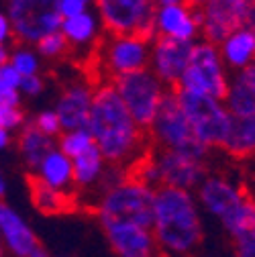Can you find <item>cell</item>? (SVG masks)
<instances>
[{
  "label": "cell",
  "mask_w": 255,
  "mask_h": 257,
  "mask_svg": "<svg viewBox=\"0 0 255 257\" xmlns=\"http://www.w3.org/2000/svg\"><path fill=\"white\" fill-rule=\"evenodd\" d=\"M88 128L108 164L126 168L147 151L149 133L135 122L112 82L94 86Z\"/></svg>",
  "instance_id": "1"
},
{
  "label": "cell",
  "mask_w": 255,
  "mask_h": 257,
  "mask_svg": "<svg viewBox=\"0 0 255 257\" xmlns=\"http://www.w3.org/2000/svg\"><path fill=\"white\" fill-rule=\"evenodd\" d=\"M159 251L168 255H190L202 243V216L200 204L190 190L159 186L155 190L153 222Z\"/></svg>",
  "instance_id": "2"
},
{
  "label": "cell",
  "mask_w": 255,
  "mask_h": 257,
  "mask_svg": "<svg viewBox=\"0 0 255 257\" xmlns=\"http://www.w3.org/2000/svg\"><path fill=\"white\" fill-rule=\"evenodd\" d=\"M155 190L139 180L126 178L110 190L102 192L98 200V220L100 224L108 222H133L141 227H149L153 222V204Z\"/></svg>",
  "instance_id": "3"
},
{
  "label": "cell",
  "mask_w": 255,
  "mask_h": 257,
  "mask_svg": "<svg viewBox=\"0 0 255 257\" xmlns=\"http://www.w3.org/2000/svg\"><path fill=\"white\" fill-rule=\"evenodd\" d=\"M149 139L155 141L162 149H174V151H182L198 159H206L210 147H206L196 133L190 126L180 100L176 88H168L162 104L157 108V114L153 118V122L147 128Z\"/></svg>",
  "instance_id": "4"
},
{
  "label": "cell",
  "mask_w": 255,
  "mask_h": 257,
  "mask_svg": "<svg viewBox=\"0 0 255 257\" xmlns=\"http://www.w3.org/2000/svg\"><path fill=\"white\" fill-rule=\"evenodd\" d=\"M151 41L141 35L124 33H104L98 45L92 49L90 59H96L98 74L102 82H110L116 76L129 74L149 66Z\"/></svg>",
  "instance_id": "5"
},
{
  "label": "cell",
  "mask_w": 255,
  "mask_h": 257,
  "mask_svg": "<svg viewBox=\"0 0 255 257\" xmlns=\"http://www.w3.org/2000/svg\"><path fill=\"white\" fill-rule=\"evenodd\" d=\"M176 88L194 94H206L220 100L225 98L229 88V68L220 57L218 45L206 39H196L192 55Z\"/></svg>",
  "instance_id": "6"
},
{
  "label": "cell",
  "mask_w": 255,
  "mask_h": 257,
  "mask_svg": "<svg viewBox=\"0 0 255 257\" xmlns=\"http://www.w3.org/2000/svg\"><path fill=\"white\" fill-rule=\"evenodd\" d=\"M180 106L192 126L196 137L206 147H222L233 126V114L229 112L225 100L212 98L206 94H194L176 88Z\"/></svg>",
  "instance_id": "7"
},
{
  "label": "cell",
  "mask_w": 255,
  "mask_h": 257,
  "mask_svg": "<svg viewBox=\"0 0 255 257\" xmlns=\"http://www.w3.org/2000/svg\"><path fill=\"white\" fill-rule=\"evenodd\" d=\"M110 82L116 88L118 96L122 98L126 110L135 118V122L143 131H147L157 114V108L162 104L166 92H168V86L149 68H141V70H135L129 74L116 76Z\"/></svg>",
  "instance_id": "8"
},
{
  "label": "cell",
  "mask_w": 255,
  "mask_h": 257,
  "mask_svg": "<svg viewBox=\"0 0 255 257\" xmlns=\"http://www.w3.org/2000/svg\"><path fill=\"white\" fill-rule=\"evenodd\" d=\"M5 11L19 43L35 45L43 35L61 27L59 0H5Z\"/></svg>",
  "instance_id": "9"
},
{
  "label": "cell",
  "mask_w": 255,
  "mask_h": 257,
  "mask_svg": "<svg viewBox=\"0 0 255 257\" xmlns=\"http://www.w3.org/2000/svg\"><path fill=\"white\" fill-rule=\"evenodd\" d=\"M94 9L106 33L155 37V0H96Z\"/></svg>",
  "instance_id": "10"
},
{
  "label": "cell",
  "mask_w": 255,
  "mask_h": 257,
  "mask_svg": "<svg viewBox=\"0 0 255 257\" xmlns=\"http://www.w3.org/2000/svg\"><path fill=\"white\" fill-rule=\"evenodd\" d=\"M198 190V204L220 220L222 227H231L245 210L251 196L222 176H206Z\"/></svg>",
  "instance_id": "11"
},
{
  "label": "cell",
  "mask_w": 255,
  "mask_h": 257,
  "mask_svg": "<svg viewBox=\"0 0 255 257\" xmlns=\"http://www.w3.org/2000/svg\"><path fill=\"white\" fill-rule=\"evenodd\" d=\"M251 0H206L198 7L200 39L218 45L231 31L243 27Z\"/></svg>",
  "instance_id": "12"
},
{
  "label": "cell",
  "mask_w": 255,
  "mask_h": 257,
  "mask_svg": "<svg viewBox=\"0 0 255 257\" xmlns=\"http://www.w3.org/2000/svg\"><path fill=\"white\" fill-rule=\"evenodd\" d=\"M194 41H180L164 35H155L149 49V70L162 80L168 88H176L182 78L188 59L192 55Z\"/></svg>",
  "instance_id": "13"
},
{
  "label": "cell",
  "mask_w": 255,
  "mask_h": 257,
  "mask_svg": "<svg viewBox=\"0 0 255 257\" xmlns=\"http://www.w3.org/2000/svg\"><path fill=\"white\" fill-rule=\"evenodd\" d=\"M106 241L116 257H157L159 247L149 227L133 222L102 224Z\"/></svg>",
  "instance_id": "14"
},
{
  "label": "cell",
  "mask_w": 255,
  "mask_h": 257,
  "mask_svg": "<svg viewBox=\"0 0 255 257\" xmlns=\"http://www.w3.org/2000/svg\"><path fill=\"white\" fill-rule=\"evenodd\" d=\"M155 159H157L164 186H174V188L192 192L206 178L204 159L192 157L188 153L174 151V149H162L155 155Z\"/></svg>",
  "instance_id": "15"
},
{
  "label": "cell",
  "mask_w": 255,
  "mask_h": 257,
  "mask_svg": "<svg viewBox=\"0 0 255 257\" xmlns=\"http://www.w3.org/2000/svg\"><path fill=\"white\" fill-rule=\"evenodd\" d=\"M155 35L180 41H196L200 37V19L196 7L188 3L168 7L155 5Z\"/></svg>",
  "instance_id": "16"
},
{
  "label": "cell",
  "mask_w": 255,
  "mask_h": 257,
  "mask_svg": "<svg viewBox=\"0 0 255 257\" xmlns=\"http://www.w3.org/2000/svg\"><path fill=\"white\" fill-rule=\"evenodd\" d=\"M94 86L96 84L74 82L63 88V92L59 94V98L55 102V108H53L59 116L63 131L88 126L92 100H94Z\"/></svg>",
  "instance_id": "17"
},
{
  "label": "cell",
  "mask_w": 255,
  "mask_h": 257,
  "mask_svg": "<svg viewBox=\"0 0 255 257\" xmlns=\"http://www.w3.org/2000/svg\"><path fill=\"white\" fill-rule=\"evenodd\" d=\"M0 235H3L5 247L15 257H29L31 251L39 245L27 220L5 202H0Z\"/></svg>",
  "instance_id": "18"
},
{
  "label": "cell",
  "mask_w": 255,
  "mask_h": 257,
  "mask_svg": "<svg viewBox=\"0 0 255 257\" xmlns=\"http://www.w3.org/2000/svg\"><path fill=\"white\" fill-rule=\"evenodd\" d=\"M61 33L66 35L70 49H94L106 33L102 21L96 13V9L84 11L72 17H63L61 21Z\"/></svg>",
  "instance_id": "19"
},
{
  "label": "cell",
  "mask_w": 255,
  "mask_h": 257,
  "mask_svg": "<svg viewBox=\"0 0 255 257\" xmlns=\"http://www.w3.org/2000/svg\"><path fill=\"white\" fill-rule=\"evenodd\" d=\"M222 100L233 116L255 114V61L229 78V88Z\"/></svg>",
  "instance_id": "20"
},
{
  "label": "cell",
  "mask_w": 255,
  "mask_h": 257,
  "mask_svg": "<svg viewBox=\"0 0 255 257\" xmlns=\"http://www.w3.org/2000/svg\"><path fill=\"white\" fill-rule=\"evenodd\" d=\"M218 51L225 66L237 72L255 61V33L245 27H239L218 43Z\"/></svg>",
  "instance_id": "21"
},
{
  "label": "cell",
  "mask_w": 255,
  "mask_h": 257,
  "mask_svg": "<svg viewBox=\"0 0 255 257\" xmlns=\"http://www.w3.org/2000/svg\"><path fill=\"white\" fill-rule=\"evenodd\" d=\"M29 188H31V200L43 214H63L76 206L70 192L53 188L41 182L37 176H29Z\"/></svg>",
  "instance_id": "22"
},
{
  "label": "cell",
  "mask_w": 255,
  "mask_h": 257,
  "mask_svg": "<svg viewBox=\"0 0 255 257\" xmlns=\"http://www.w3.org/2000/svg\"><path fill=\"white\" fill-rule=\"evenodd\" d=\"M72 164H74V186L78 190H90V188L100 186L104 170L108 166V162L104 159V155L96 143L88 151L74 157Z\"/></svg>",
  "instance_id": "23"
},
{
  "label": "cell",
  "mask_w": 255,
  "mask_h": 257,
  "mask_svg": "<svg viewBox=\"0 0 255 257\" xmlns=\"http://www.w3.org/2000/svg\"><path fill=\"white\" fill-rule=\"evenodd\" d=\"M37 178L53 188L59 190H68L70 186H74V164L72 157H68L59 147H53L43 159L39 168L35 170Z\"/></svg>",
  "instance_id": "24"
},
{
  "label": "cell",
  "mask_w": 255,
  "mask_h": 257,
  "mask_svg": "<svg viewBox=\"0 0 255 257\" xmlns=\"http://www.w3.org/2000/svg\"><path fill=\"white\" fill-rule=\"evenodd\" d=\"M55 147V141L51 135L43 133L41 128H37L35 124H27L21 126V135H19V151L21 157L29 170H37L41 159Z\"/></svg>",
  "instance_id": "25"
},
{
  "label": "cell",
  "mask_w": 255,
  "mask_h": 257,
  "mask_svg": "<svg viewBox=\"0 0 255 257\" xmlns=\"http://www.w3.org/2000/svg\"><path fill=\"white\" fill-rule=\"evenodd\" d=\"M233 237L237 257H255V200L251 198L239 218L225 229Z\"/></svg>",
  "instance_id": "26"
},
{
  "label": "cell",
  "mask_w": 255,
  "mask_h": 257,
  "mask_svg": "<svg viewBox=\"0 0 255 257\" xmlns=\"http://www.w3.org/2000/svg\"><path fill=\"white\" fill-rule=\"evenodd\" d=\"M222 149L233 157H249L255 153V114L233 116V126Z\"/></svg>",
  "instance_id": "27"
},
{
  "label": "cell",
  "mask_w": 255,
  "mask_h": 257,
  "mask_svg": "<svg viewBox=\"0 0 255 257\" xmlns=\"http://www.w3.org/2000/svg\"><path fill=\"white\" fill-rule=\"evenodd\" d=\"M92 145H94V137H92L88 126L63 131V133H59V139H57V147L72 159L78 157L80 153L88 151Z\"/></svg>",
  "instance_id": "28"
},
{
  "label": "cell",
  "mask_w": 255,
  "mask_h": 257,
  "mask_svg": "<svg viewBox=\"0 0 255 257\" xmlns=\"http://www.w3.org/2000/svg\"><path fill=\"white\" fill-rule=\"evenodd\" d=\"M35 49L37 53L43 57V59H61L63 55H68L72 49H70V43L66 39V35L61 33V29L57 31H51V33L43 35L37 43H35Z\"/></svg>",
  "instance_id": "29"
},
{
  "label": "cell",
  "mask_w": 255,
  "mask_h": 257,
  "mask_svg": "<svg viewBox=\"0 0 255 257\" xmlns=\"http://www.w3.org/2000/svg\"><path fill=\"white\" fill-rule=\"evenodd\" d=\"M15 70L21 74V76H33V74H39V68H41V55L37 53V49H31L29 45L21 43L17 49L11 51V59H9Z\"/></svg>",
  "instance_id": "30"
},
{
  "label": "cell",
  "mask_w": 255,
  "mask_h": 257,
  "mask_svg": "<svg viewBox=\"0 0 255 257\" xmlns=\"http://www.w3.org/2000/svg\"><path fill=\"white\" fill-rule=\"evenodd\" d=\"M37 128H41L43 133H47V135H51V137H55V135H59L63 128H61V122H59V116H57V112L55 110H41L37 116H35V122H33Z\"/></svg>",
  "instance_id": "31"
},
{
  "label": "cell",
  "mask_w": 255,
  "mask_h": 257,
  "mask_svg": "<svg viewBox=\"0 0 255 257\" xmlns=\"http://www.w3.org/2000/svg\"><path fill=\"white\" fill-rule=\"evenodd\" d=\"M25 122L23 110L19 106H5L0 104V126L9 128V131H15V128H21Z\"/></svg>",
  "instance_id": "32"
},
{
  "label": "cell",
  "mask_w": 255,
  "mask_h": 257,
  "mask_svg": "<svg viewBox=\"0 0 255 257\" xmlns=\"http://www.w3.org/2000/svg\"><path fill=\"white\" fill-rule=\"evenodd\" d=\"M21 74L15 70L11 61L0 66V90H19L21 86Z\"/></svg>",
  "instance_id": "33"
},
{
  "label": "cell",
  "mask_w": 255,
  "mask_h": 257,
  "mask_svg": "<svg viewBox=\"0 0 255 257\" xmlns=\"http://www.w3.org/2000/svg\"><path fill=\"white\" fill-rule=\"evenodd\" d=\"M96 0H59V11L61 17H72L84 11H92Z\"/></svg>",
  "instance_id": "34"
},
{
  "label": "cell",
  "mask_w": 255,
  "mask_h": 257,
  "mask_svg": "<svg viewBox=\"0 0 255 257\" xmlns=\"http://www.w3.org/2000/svg\"><path fill=\"white\" fill-rule=\"evenodd\" d=\"M43 88H45L43 78L39 74H33V76H23L21 78L19 92L25 94V96H39L43 92Z\"/></svg>",
  "instance_id": "35"
},
{
  "label": "cell",
  "mask_w": 255,
  "mask_h": 257,
  "mask_svg": "<svg viewBox=\"0 0 255 257\" xmlns=\"http://www.w3.org/2000/svg\"><path fill=\"white\" fill-rule=\"evenodd\" d=\"M11 39H15L11 19H9L7 11H0V43H9Z\"/></svg>",
  "instance_id": "36"
},
{
  "label": "cell",
  "mask_w": 255,
  "mask_h": 257,
  "mask_svg": "<svg viewBox=\"0 0 255 257\" xmlns=\"http://www.w3.org/2000/svg\"><path fill=\"white\" fill-rule=\"evenodd\" d=\"M243 27L255 33V0H251V3H249V9H247V13H245Z\"/></svg>",
  "instance_id": "37"
},
{
  "label": "cell",
  "mask_w": 255,
  "mask_h": 257,
  "mask_svg": "<svg viewBox=\"0 0 255 257\" xmlns=\"http://www.w3.org/2000/svg\"><path fill=\"white\" fill-rule=\"evenodd\" d=\"M11 143V131L5 126H0V149H7Z\"/></svg>",
  "instance_id": "38"
},
{
  "label": "cell",
  "mask_w": 255,
  "mask_h": 257,
  "mask_svg": "<svg viewBox=\"0 0 255 257\" xmlns=\"http://www.w3.org/2000/svg\"><path fill=\"white\" fill-rule=\"evenodd\" d=\"M11 59V49H9V45L7 43H0V66L3 63H7Z\"/></svg>",
  "instance_id": "39"
},
{
  "label": "cell",
  "mask_w": 255,
  "mask_h": 257,
  "mask_svg": "<svg viewBox=\"0 0 255 257\" xmlns=\"http://www.w3.org/2000/svg\"><path fill=\"white\" fill-rule=\"evenodd\" d=\"M29 257H49V255H47V251H45L41 245H37L33 251H31V255H29Z\"/></svg>",
  "instance_id": "40"
},
{
  "label": "cell",
  "mask_w": 255,
  "mask_h": 257,
  "mask_svg": "<svg viewBox=\"0 0 255 257\" xmlns=\"http://www.w3.org/2000/svg\"><path fill=\"white\" fill-rule=\"evenodd\" d=\"M178 3H186V0H155L157 7H168V5H178Z\"/></svg>",
  "instance_id": "41"
},
{
  "label": "cell",
  "mask_w": 255,
  "mask_h": 257,
  "mask_svg": "<svg viewBox=\"0 0 255 257\" xmlns=\"http://www.w3.org/2000/svg\"><path fill=\"white\" fill-rule=\"evenodd\" d=\"M5 192H7V182H5V176L0 174V198L5 196Z\"/></svg>",
  "instance_id": "42"
},
{
  "label": "cell",
  "mask_w": 255,
  "mask_h": 257,
  "mask_svg": "<svg viewBox=\"0 0 255 257\" xmlns=\"http://www.w3.org/2000/svg\"><path fill=\"white\" fill-rule=\"evenodd\" d=\"M186 3H188V5H192V7H196V9H198V7H202V5L206 3V0H186Z\"/></svg>",
  "instance_id": "43"
},
{
  "label": "cell",
  "mask_w": 255,
  "mask_h": 257,
  "mask_svg": "<svg viewBox=\"0 0 255 257\" xmlns=\"http://www.w3.org/2000/svg\"><path fill=\"white\" fill-rule=\"evenodd\" d=\"M7 247H5V241H3V235H0V255H3V251H5Z\"/></svg>",
  "instance_id": "44"
}]
</instances>
